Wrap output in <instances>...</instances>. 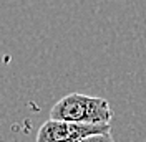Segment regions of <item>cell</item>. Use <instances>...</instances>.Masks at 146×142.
Masks as SVG:
<instances>
[{"instance_id":"1","label":"cell","mask_w":146,"mask_h":142,"mask_svg":"<svg viewBox=\"0 0 146 142\" xmlns=\"http://www.w3.org/2000/svg\"><path fill=\"white\" fill-rule=\"evenodd\" d=\"M50 119L82 124H111L113 109L108 101L103 98L72 93L53 104V107L50 109Z\"/></svg>"},{"instance_id":"2","label":"cell","mask_w":146,"mask_h":142,"mask_svg":"<svg viewBox=\"0 0 146 142\" xmlns=\"http://www.w3.org/2000/svg\"><path fill=\"white\" fill-rule=\"evenodd\" d=\"M110 124H82L72 121L48 119L40 126L35 142H76L91 134L110 132Z\"/></svg>"},{"instance_id":"3","label":"cell","mask_w":146,"mask_h":142,"mask_svg":"<svg viewBox=\"0 0 146 142\" xmlns=\"http://www.w3.org/2000/svg\"><path fill=\"white\" fill-rule=\"evenodd\" d=\"M76 142H115V139H113L111 132H101V134H91V135L82 137Z\"/></svg>"}]
</instances>
